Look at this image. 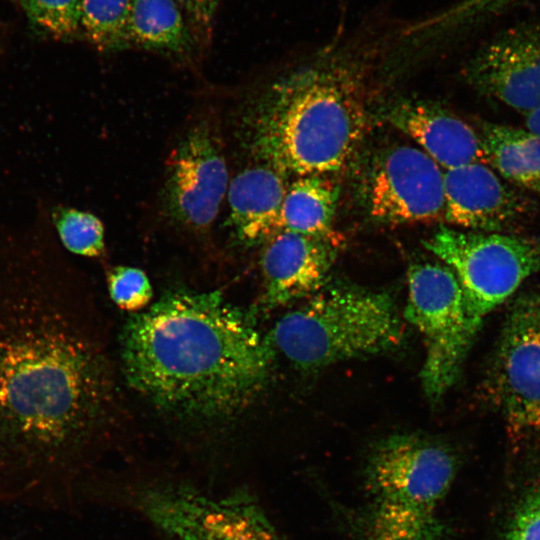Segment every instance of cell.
Returning <instances> with one entry per match:
<instances>
[{
    "label": "cell",
    "mask_w": 540,
    "mask_h": 540,
    "mask_svg": "<svg viewBox=\"0 0 540 540\" xmlns=\"http://www.w3.org/2000/svg\"><path fill=\"white\" fill-rule=\"evenodd\" d=\"M139 512L167 540H284L245 492L215 498L184 480L153 481Z\"/></svg>",
    "instance_id": "obj_7"
},
{
    "label": "cell",
    "mask_w": 540,
    "mask_h": 540,
    "mask_svg": "<svg viewBox=\"0 0 540 540\" xmlns=\"http://www.w3.org/2000/svg\"><path fill=\"white\" fill-rule=\"evenodd\" d=\"M476 130L489 166L507 182L532 189L540 176V135L486 121Z\"/></svg>",
    "instance_id": "obj_17"
},
{
    "label": "cell",
    "mask_w": 540,
    "mask_h": 540,
    "mask_svg": "<svg viewBox=\"0 0 540 540\" xmlns=\"http://www.w3.org/2000/svg\"><path fill=\"white\" fill-rule=\"evenodd\" d=\"M526 129L540 135V107L525 114Z\"/></svg>",
    "instance_id": "obj_27"
},
{
    "label": "cell",
    "mask_w": 540,
    "mask_h": 540,
    "mask_svg": "<svg viewBox=\"0 0 540 540\" xmlns=\"http://www.w3.org/2000/svg\"><path fill=\"white\" fill-rule=\"evenodd\" d=\"M436 514L371 504L362 525V540H441Z\"/></svg>",
    "instance_id": "obj_20"
},
{
    "label": "cell",
    "mask_w": 540,
    "mask_h": 540,
    "mask_svg": "<svg viewBox=\"0 0 540 540\" xmlns=\"http://www.w3.org/2000/svg\"><path fill=\"white\" fill-rule=\"evenodd\" d=\"M423 244L456 277L475 335L484 318L540 270V243L503 232L442 226Z\"/></svg>",
    "instance_id": "obj_5"
},
{
    "label": "cell",
    "mask_w": 540,
    "mask_h": 540,
    "mask_svg": "<svg viewBox=\"0 0 540 540\" xmlns=\"http://www.w3.org/2000/svg\"><path fill=\"white\" fill-rule=\"evenodd\" d=\"M244 125L251 152L285 176L336 174L367 132L360 67L346 52L327 50L273 82Z\"/></svg>",
    "instance_id": "obj_3"
},
{
    "label": "cell",
    "mask_w": 540,
    "mask_h": 540,
    "mask_svg": "<svg viewBox=\"0 0 540 540\" xmlns=\"http://www.w3.org/2000/svg\"><path fill=\"white\" fill-rule=\"evenodd\" d=\"M383 117L443 170L484 160L477 130L439 105L399 100L385 109Z\"/></svg>",
    "instance_id": "obj_15"
},
{
    "label": "cell",
    "mask_w": 540,
    "mask_h": 540,
    "mask_svg": "<svg viewBox=\"0 0 540 540\" xmlns=\"http://www.w3.org/2000/svg\"><path fill=\"white\" fill-rule=\"evenodd\" d=\"M286 176L261 162L245 168L229 183V224L236 237L252 245L265 243L281 230L280 215Z\"/></svg>",
    "instance_id": "obj_16"
},
{
    "label": "cell",
    "mask_w": 540,
    "mask_h": 540,
    "mask_svg": "<svg viewBox=\"0 0 540 540\" xmlns=\"http://www.w3.org/2000/svg\"><path fill=\"white\" fill-rule=\"evenodd\" d=\"M40 33L56 40H71L81 30V0H17Z\"/></svg>",
    "instance_id": "obj_23"
},
{
    "label": "cell",
    "mask_w": 540,
    "mask_h": 540,
    "mask_svg": "<svg viewBox=\"0 0 540 540\" xmlns=\"http://www.w3.org/2000/svg\"><path fill=\"white\" fill-rule=\"evenodd\" d=\"M49 211L0 222V504L76 507L109 439L112 378Z\"/></svg>",
    "instance_id": "obj_1"
},
{
    "label": "cell",
    "mask_w": 540,
    "mask_h": 540,
    "mask_svg": "<svg viewBox=\"0 0 540 540\" xmlns=\"http://www.w3.org/2000/svg\"><path fill=\"white\" fill-rule=\"evenodd\" d=\"M457 472L445 446L414 435H394L372 450L364 469L371 504L435 514Z\"/></svg>",
    "instance_id": "obj_9"
},
{
    "label": "cell",
    "mask_w": 540,
    "mask_h": 540,
    "mask_svg": "<svg viewBox=\"0 0 540 540\" xmlns=\"http://www.w3.org/2000/svg\"><path fill=\"white\" fill-rule=\"evenodd\" d=\"M488 390L512 441L540 432V288L522 292L510 304Z\"/></svg>",
    "instance_id": "obj_8"
},
{
    "label": "cell",
    "mask_w": 540,
    "mask_h": 540,
    "mask_svg": "<svg viewBox=\"0 0 540 540\" xmlns=\"http://www.w3.org/2000/svg\"><path fill=\"white\" fill-rule=\"evenodd\" d=\"M176 0H134L128 17V44L171 53L186 52L191 37Z\"/></svg>",
    "instance_id": "obj_19"
},
{
    "label": "cell",
    "mask_w": 540,
    "mask_h": 540,
    "mask_svg": "<svg viewBox=\"0 0 540 540\" xmlns=\"http://www.w3.org/2000/svg\"><path fill=\"white\" fill-rule=\"evenodd\" d=\"M444 170L417 146L396 144L372 160L363 185L369 215L390 225L444 217Z\"/></svg>",
    "instance_id": "obj_10"
},
{
    "label": "cell",
    "mask_w": 540,
    "mask_h": 540,
    "mask_svg": "<svg viewBox=\"0 0 540 540\" xmlns=\"http://www.w3.org/2000/svg\"><path fill=\"white\" fill-rule=\"evenodd\" d=\"M193 24L206 29L210 26L220 0H176Z\"/></svg>",
    "instance_id": "obj_26"
},
{
    "label": "cell",
    "mask_w": 540,
    "mask_h": 540,
    "mask_svg": "<svg viewBox=\"0 0 540 540\" xmlns=\"http://www.w3.org/2000/svg\"><path fill=\"white\" fill-rule=\"evenodd\" d=\"M110 298L122 310L140 311L150 302L152 287L150 281L139 268L116 266L107 275Z\"/></svg>",
    "instance_id": "obj_24"
},
{
    "label": "cell",
    "mask_w": 540,
    "mask_h": 540,
    "mask_svg": "<svg viewBox=\"0 0 540 540\" xmlns=\"http://www.w3.org/2000/svg\"><path fill=\"white\" fill-rule=\"evenodd\" d=\"M228 186L227 163L216 125L199 121L168 159L165 212L185 228L205 230L217 217Z\"/></svg>",
    "instance_id": "obj_11"
},
{
    "label": "cell",
    "mask_w": 540,
    "mask_h": 540,
    "mask_svg": "<svg viewBox=\"0 0 540 540\" xmlns=\"http://www.w3.org/2000/svg\"><path fill=\"white\" fill-rule=\"evenodd\" d=\"M443 221L457 229L503 232L525 212V203L481 161L444 170Z\"/></svg>",
    "instance_id": "obj_14"
},
{
    "label": "cell",
    "mask_w": 540,
    "mask_h": 540,
    "mask_svg": "<svg viewBox=\"0 0 540 540\" xmlns=\"http://www.w3.org/2000/svg\"><path fill=\"white\" fill-rule=\"evenodd\" d=\"M49 215L54 233L65 251L88 258L105 253L104 226L97 216L61 205L53 207Z\"/></svg>",
    "instance_id": "obj_22"
},
{
    "label": "cell",
    "mask_w": 540,
    "mask_h": 540,
    "mask_svg": "<svg viewBox=\"0 0 540 540\" xmlns=\"http://www.w3.org/2000/svg\"><path fill=\"white\" fill-rule=\"evenodd\" d=\"M133 1L81 0L80 25L84 36L101 51L126 47V28Z\"/></svg>",
    "instance_id": "obj_21"
},
{
    "label": "cell",
    "mask_w": 540,
    "mask_h": 540,
    "mask_svg": "<svg viewBox=\"0 0 540 540\" xmlns=\"http://www.w3.org/2000/svg\"><path fill=\"white\" fill-rule=\"evenodd\" d=\"M405 318L423 337V389L431 401H438L455 383L475 336L457 279L446 265L410 266Z\"/></svg>",
    "instance_id": "obj_6"
},
{
    "label": "cell",
    "mask_w": 540,
    "mask_h": 540,
    "mask_svg": "<svg viewBox=\"0 0 540 540\" xmlns=\"http://www.w3.org/2000/svg\"><path fill=\"white\" fill-rule=\"evenodd\" d=\"M403 335L389 294L334 285L286 313L268 340L296 367L309 370L396 348Z\"/></svg>",
    "instance_id": "obj_4"
},
{
    "label": "cell",
    "mask_w": 540,
    "mask_h": 540,
    "mask_svg": "<svg viewBox=\"0 0 540 540\" xmlns=\"http://www.w3.org/2000/svg\"><path fill=\"white\" fill-rule=\"evenodd\" d=\"M273 356L268 338L216 291L167 294L133 315L122 334L130 385L160 408L200 419L252 403Z\"/></svg>",
    "instance_id": "obj_2"
},
{
    "label": "cell",
    "mask_w": 540,
    "mask_h": 540,
    "mask_svg": "<svg viewBox=\"0 0 540 540\" xmlns=\"http://www.w3.org/2000/svg\"><path fill=\"white\" fill-rule=\"evenodd\" d=\"M501 540H540V486L518 502Z\"/></svg>",
    "instance_id": "obj_25"
},
{
    "label": "cell",
    "mask_w": 540,
    "mask_h": 540,
    "mask_svg": "<svg viewBox=\"0 0 540 540\" xmlns=\"http://www.w3.org/2000/svg\"><path fill=\"white\" fill-rule=\"evenodd\" d=\"M339 187L330 175L299 176L288 184L283 199L280 227L300 234L332 236Z\"/></svg>",
    "instance_id": "obj_18"
},
{
    "label": "cell",
    "mask_w": 540,
    "mask_h": 540,
    "mask_svg": "<svg viewBox=\"0 0 540 540\" xmlns=\"http://www.w3.org/2000/svg\"><path fill=\"white\" fill-rule=\"evenodd\" d=\"M478 92L524 115L540 107V21L508 27L481 45L464 66Z\"/></svg>",
    "instance_id": "obj_12"
},
{
    "label": "cell",
    "mask_w": 540,
    "mask_h": 540,
    "mask_svg": "<svg viewBox=\"0 0 540 540\" xmlns=\"http://www.w3.org/2000/svg\"><path fill=\"white\" fill-rule=\"evenodd\" d=\"M531 190L535 191L536 193H538L540 195V176L535 181V183H534Z\"/></svg>",
    "instance_id": "obj_28"
},
{
    "label": "cell",
    "mask_w": 540,
    "mask_h": 540,
    "mask_svg": "<svg viewBox=\"0 0 540 540\" xmlns=\"http://www.w3.org/2000/svg\"><path fill=\"white\" fill-rule=\"evenodd\" d=\"M260 264L263 303L276 308L318 292L326 282L338 245L337 237L280 230L265 243Z\"/></svg>",
    "instance_id": "obj_13"
}]
</instances>
